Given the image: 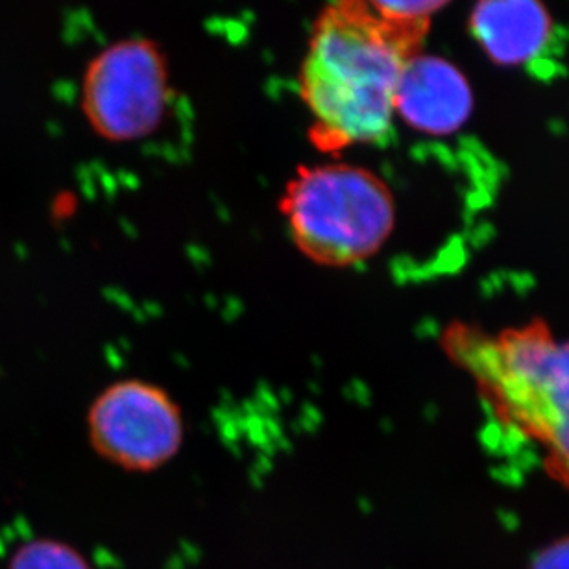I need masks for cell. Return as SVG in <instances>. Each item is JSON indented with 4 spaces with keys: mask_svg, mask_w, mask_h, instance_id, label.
<instances>
[{
    "mask_svg": "<svg viewBox=\"0 0 569 569\" xmlns=\"http://www.w3.org/2000/svg\"><path fill=\"white\" fill-rule=\"evenodd\" d=\"M379 16L409 24L431 27V17L442 10L449 0H367Z\"/></svg>",
    "mask_w": 569,
    "mask_h": 569,
    "instance_id": "obj_9",
    "label": "cell"
},
{
    "mask_svg": "<svg viewBox=\"0 0 569 569\" xmlns=\"http://www.w3.org/2000/svg\"><path fill=\"white\" fill-rule=\"evenodd\" d=\"M473 108L470 83L449 61L417 54L403 67L395 94V113L431 136L459 130Z\"/></svg>",
    "mask_w": 569,
    "mask_h": 569,
    "instance_id": "obj_6",
    "label": "cell"
},
{
    "mask_svg": "<svg viewBox=\"0 0 569 569\" xmlns=\"http://www.w3.org/2000/svg\"><path fill=\"white\" fill-rule=\"evenodd\" d=\"M10 569H91V566L71 546L41 538L19 548Z\"/></svg>",
    "mask_w": 569,
    "mask_h": 569,
    "instance_id": "obj_8",
    "label": "cell"
},
{
    "mask_svg": "<svg viewBox=\"0 0 569 569\" xmlns=\"http://www.w3.org/2000/svg\"><path fill=\"white\" fill-rule=\"evenodd\" d=\"M440 346L493 422L532 443L549 479L569 490V337L542 318L498 331L455 320Z\"/></svg>",
    "mask_w": 569,
    "mask_h": 569,
    "instance_id": "obj_2",
    "label": "cell"
},
{
    "mask_svg": "<svg viewBox=\"0 0 569 569\" xmlns=\"http://www.w3.org/2000/svg\"><path fill=\"white\" fill-rule=\"evenodd\" d=\"M427 32L379 16L367 0H331L320 11L298 77L320 152L389 138L398 80Z\"/></svg>",
    "mask_w": 569,
    "mask_h": 569,
    "instance_id": "obj_1",
    "label": "cell"
},
{
    "mask_svg": "<svg viewBox=\"0 0 569 569\" xmlns=\"http://www.w3.org/2000/svg\"><path fill=\"white\" fill-rule=\"evenodd\" d=\"M169 99L167 61L148 39L111 44L94 56L83 74V116L108 141H138L156 132Z\"/></svg>",
    "mask_w": 569,
    "mask_h": 569,
    "instance_id": "obj_4",
    "label": "cell"
},
{
    "mask_svg": "<svg viewBox=\"0 0 569 569\" xmlns=\"http://www.w3.org/2000/svg\"><path fill=\"white\" fill-rule=\"evenodd\" d=\"M471 36L498 66H527L548 49L553 21L540 0H476Z\"/></svg>",
    "mask_w": 569,
    "mask_h": 569,
    "instance_id": "obj_7",
    "label": "cell"
},
{
    "mask_svg": "<svg viewBox=\"0 0 569 569\" xmlns=\"http://www.w3.org/2000/svg\"><path fill=\"white\" fill-rule=\"evenodd\" d=\"M527 569H569V535L540 549Z\"/></svg>",
    "mask_w": 569,
    "mask_h": 569,
    "instance_id": "obj_10",
    "label": "cell"
},
{
    "mask_svg": "<svg viewBox=\"0 0 569 569\" xmlns=\"http://www.w3.org/2000/svg\"><path fill=\"white\" fill-rule=\"evenodd\" d=\"M94 451L122 470H158L183 442V417L167 390L141 379H124L94 398L88 417Z\"/></svg>",
    "mask_w": 569,
    "mask_h": 569,
    "instance_id": "obj_5",
    "label": "cell"
},
{
    "mask_svg": "<svg viewBox=\"0 0 569 569\" xmlns=\"http://www.w3.org/2000/svg\"><path fill=\"white\" fill-rule=\"evenodd\" d=\"M280 209L296 248L333 269L373 258L396 226L389 186L357 164H301L284 187Z\"/></svg>",
    "mask_w": 569,
    "mask_h": 569,
    "instance_id": "obj_3",
    "label": "cell"
}]
</instances>
